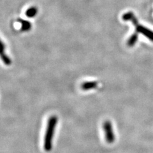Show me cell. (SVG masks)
Returning <instances> with one entry per match:
<instances>
[{
    "label": "cell",
    "mask_w": 153,
    "mask_h": 153,
    "mask_svg": "<svg viewBox=\"0 0 153 153\" xmlns=\"http://www.w3.org/2000/svg\"><path fill=\"white\" fill-rule=\"evenodd\" d=\"M57 122H58V117L54 115L51 116L48 120L44 142V150L47 152H49L52 150V140H53L54 131Z\"/></svg>",
    "instance_id": "1"
},
{
    "label": "cell",
    "mask_w": 153,
    "mask_h": 153,
    "mask_svg": "<svg viewBox=\"0 0 153 153\" xmlns=\"http://www.w3.org/2000/svg\"><path fill=\"white\" fill-rule=\"evenodd\" d=\"M123 19L125 21H131L133 24V25L135 26L136 30L138 33L145 35L147 38L153 42V31H151L149 29L139 25L135 15L132 12H130L124 13L123 16Z\"/></svg>",
    "instance_id": "2"
},
{
    "label": "cell",
    "mask_w": 153,
    "mask_h": 153,
    "mask_svg": "<svg viewBox=\"0 0 153 153\" xmlns=\"http://www.w3.org/2000/svg\"><path fill=\"white\" fill-rule=\"evenodd\" d=\"M103 128L105 133V140L108 143H112L116 139L115 134L114 131V129L111 122L107 120L103 123Z\"/></svg>",
    "instance_id": "3"
},
{
    "label": "cell",
    "mask_w": 153,
    "mask_h": 153,
    "mask_svg": "<svg viewBox=\"0 0 153 153\" xmlns=\"http://www.w3.org/2000/svg\"><path fill=\"white\" fill-rule=\"evenodd\" d=\"M6 45H4L2 40L0 38V58L3 62V63L7 65L10 66L12 65V59L7 54H6Z\"/></svg>",
    "instance_id": "4"
},
{
    "label": "cell",
    "mask_w": 153,
    "mask_h": 153,
    "mask_svg": "<svg viewBox=\"0 0 153 153\" xmlns=\"http://www.w3.org/2000/svg\"><path fill=\"white\" fill-rule=\"evenodd\" d=\"M98 85V83L97 81H85L80 85V88L83 91H89L96 89Z\"/></svg>",
    "instance_id": "5"
},
{
    "label": "cell",
    "mask_w": 153,
    "mask_h": 153,
    "mask_svg": "<svg viewBox=\"0 0 153 153\" xmlns=\"http://www.w3.org/2000/svg\"><path fill=\"white\" fill-rule=\"evenodd\" d=\"M17 22L21 25V30L23 32L29 31L32 28V24L30 21L19 18L17 19Z\"/></svg>",
    "instance_id": "6"
},
{
    "label": "cell",
    "mask_w": 153,
    "mask_h": 153,
    "mask_svg": "<svg viewBox=\"0 0 153 153\" xmlns=\"http://www.w3.org/2000/svg\"><path fill=\"white\" fill-rule=\"evenodd\" d=\"M38 12V8L35 6H32L27 9L25 14L26 17L29 18H33L37 15Z\"/></svg>",
    "instance_id": "7"
},
{
    "label": "cell",
    "mask_w": 153,
    "mask_h": 153,
    "mask_svg": "<svg viewBox=\"0 0 153 153\" xmlns=\"http://www.w3.org/2000/svg\"><path fill=\"white\" fill-rule=\"evenodd\" d=\"M137 39H138V34L137 33H134V34L131 35V36L129 38V40L127 42V45L129 47L133 46L137 42Z\"/></svg>",
    "instance_id": "8"
}]
</instances>
